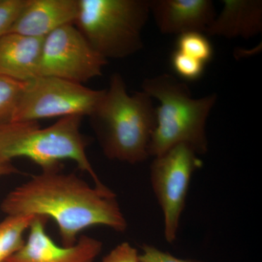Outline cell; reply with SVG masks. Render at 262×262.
Segmentation results:
<instances>
[{
  "label": "cell",
  "instance_id": "cell-1",
  "mask_svg": "<svg viewBox=\"0 0 262 262\" xmlns=\"http://www.w3.org/2000/svg\"><path fill=\"white\" fill-rule=\"evenodd\" d=\"M7 215H42L56 222L63 246H72L89 227L105 226L116 232L127 223L116 196L108 188L92 187L60 168L42 170L8 193L1 203Z\"/></svg>",
  "mask_w": 262,
  "mask_h": 262
},
{
  "label": "cell",
  "instance_id": "cell-2",
  "mask_svg": "<svg viewBox=\"0 0 262 262\" xmlns=\"http://www.w3.org/2000/svg\"><path fill=\"white\" fill-rule=\"evenodd\" d=\"M91 123L108 159L129 164L144 162L156 126V108L144 91L129 95L120 74L90 115Z\"/></svg>",
  "mask_w": 262,
  "mask_h": 262
},
{
  "label": "cell",
  "instance_id": "cell-3",
  "mask_svg": "<svg viewBox=\"0 0 262 262\" xmlns=\"http://www.w3.org/2000/svg\"><path fill=\"white\" fill-rule=\"evenodd\" d=\"M142 89L160 102L149 145V156H158L180 144L190 146L198 155L205 154L208 144L207 120L217 95L193 98L187 84L169 74L146 79Z\"/></svg>",
  "mask_w": 262,
  "mask_h": 262
},
{
  "label": "cell",
  "instance_id": "cell-4",
  "mask_svg": "<svg viewBox=\"0 0 262 262\" xmlns=\"http://www.w3.org/2000/svg\"><path fill=\"white\" fill-rule=\"evenodd\" d=\"M82 116L62 117L51 126L41 128L37 122H11L0 126V160L11 162L27 158L42 170L59 168L62 160L75 162L91 176L98 187L99 180L86 152L87 141L80 131Z\"/></svg>",
  "mask_w": 262,
  "mask_h": 262
},
{
  "label": "cell",
  "instance_id": "cell-5",
  "mask_svg": "<svg viewBox=\"0 0 262 262\" xmlns=\"http://www.w3.org/2000/svg\"><path fill=\"white\" fill-rule=\"evenodd\" d=\"M75 26L100 56L123 58L143 48L149 0H78Z\"/></svg>",
  "mask_w": 262,
  "mask_h": 262
},
{
  "label": "cell",
  "instance_id": "cell-6",
  "mask_svg": "<svg viewBox=\"0 0 262 262\" xmlns=\"http://www.w3.org/2000/svg\"><path fill=\"white\" fill-rule=\"evenodd\" d=\"M105 92L106 90H93L56 77H37L26 82L12 122L90 116Z\"/></svg>",
  "mask_w": 262,
  "mask_h": 262
},
{
  "label": "cell",
  "instance_id": "cell-7",
  "mask_svg": "<svg viewBox=\"0 0 262 262\" xmlns=\"http://www.w3.org/2000/svg\"><path fill=\"white\" fill-rule=\"evenodd\" d=\"M201 166L196 151L185 144H177L155 157L151 163V186L163 210L164 233L170 244L177 239L192 174Z\"/></svg>",
  "mask_w": 262,
  "mask_h": 262
},
{
  "label": "cell",
  "instance_id": "cell-8",
  "mask_svg": "<svg viewBox=\"0 0 262 262\" xmlns=\"http://www.w3.org/2000/svg\"><path fill=\"white\" fill-rule=\"evenodd\" d=\"M107 60L95 51L74 24L43 39L37 77H51L83 84L102 75Z\"/></svg>",
  "mask_w": 262,
  "mask_h": 262
},
{
  "label": "cell",
  "instance_id": "cell-9",
  "mask_svg": "<svg viewBox=\"0 0 262 262\" xmlns=\"http://www.w3.org/2000/svg\"><path fill=\"white\" fill-rule=\"evenodd\" d=\"M47 220L34 216L23 246L5 262H94L102 251V243L87 235L73 246H58L46 232Z\"/></svg>",
  "mask_w": 262,
  "mask_h": 262
},
{
  "label": "cell",
  "instance_id": "cell-10",
  "mask_svg": "<svg viewBox=\"0 0 262 262\" xmlns=\"http://www.w3.org/2000/svg\"><path fill=\"white\" fill-rule=\"evenodd\" d=\"M150 14L165 34L206 33L215 16L211 0H149Z\"/></svg>",
  "mask_w": 262,
  "mask_h": 262
},
{
  "label": "cell",
  "instance_id": "cell-11",
  "mask_svg": "<svg viewBox=\"0 0 262 262\" xmlns=\"http://www.w3.org/2000/svg\"><path fill=\"white\" fill-rule=\"evenodd\" d=\"M78 0H29L7 34L44 39L66 25L74 24Z\"/></svg>",
  "mask_w": 262,
  "mask_h": 262
},
{
  "label": "cell",
  "instance_id": "cell-12",
  "mask_svg": "<svg viewBox=\"0 0 262 262\" xmlns=\"http://www.w3.org/2000/svg\"><path fill=\"white\" fill-rule=\"evenodd\" d=\"M43 39L10 33L0 38V76L27 82L37 77Z\"/></svg>",
  "mask_w": 262,
  "mask_h": 262
},
{
  "label": "cell",
  "instance_id": "cell-13",
  "mask_svg": "<svg viewBox=\"0 0 262 262\" xmlns=\"http://www.w3.org/2000/svg\"><path fill=\"white\" fill-rule=\"evenodd\" d=\"M222 11L206 30L208 36L249 39L262 31L261 0H223Z\"/></svg>",
  "mask_w": 262,
  "mask_h": 262
},
{
  "label": "cell",
  "instance_id": "cell-14",
  "mask_svg": "<svg viewBox=\"0 0 262 262\" xmlns=\"http://www.w3.org/2000/svg\"><path fill=\"white\" fill-rule=\"evenodd\" d=\"M35 215H7L0 222V262H5L23 246L24 233Z\"/></svg>",
  "mask_w": 262,
  "mask_h": 262
},
{
  "label": "cell",
  "instance_id": "cell-15",
  "mask_svg": "<svg viewBox=\"0 0 262 262\" xmlns=\"http://www.w3.org/2000/svg\"><path fill=\"white\" fill-rule=\"evenodd\" d=\"M25 84L0 76V126L13 122Z\"/></svg>",
  "mask_w": 262,
  "mask_h": 262
},
{
  "label": "cell",
  "instance_id": "cell-16",
  "mask_svg": "<svg viewBox=\"0 0 262 262\" xmlns=\"http://www.w3.org/2000/svg\"><path fill=\"white\" fill-rule=\"evenodd\" d=\"M177 51L206 64L211 61L213 50L209 39L203 33L181 34L177 42Z\"/></svg>",
  "mask_w": 262,
  "mask_h": 262
},
{
  "label": "cell",
  "instance_id": "cell-17",
  "mask_svg": "<svg viewBox=\"0 0 262 262\" xmlns=\"http://www.w3.org/2000/svg\"><path fill=\"white\" fill-rule=\"evenodd\" d=\"M171 64L173 70L184 80H199L204 72V63L191 57L175 51L171 56Z\"/></svg>",
  "mask_w": 262,
  "mask_h": 262
},
{
  "label": "cell",
  "instance_id": "cell-18",
  "mask_svg": "<svg viewBox=\"0 0 262 262\" xmlns=\"http://www.w3.org/2000/svg\"><path fill=\"white\" fill-rule=\"evenodd\" d=\"M29 0H0V38L10 30Z\"/></svg>",
  "mask_w": 262,
  "mask_h": 262
},
{
  "label": "cell",
  "instance_id": "cell-19",
  "mask_svg": "<svg viewBox=\"0 0 262 262\" xmlns=\"http://www.w3.org/2000/svg\"><path fill=\"white\" fill-rule=\"evenodd\" d=\"M137 250L128 243H122L112 250L101 262H139Z\"/></svg>",
  "mask_w": 262,
  "mask_h": 262
},
{
  "label": "cell",
  "instance_id": "cell-20",
  "mask_svg": "<svg viewBox=\"0 0 262 262\" xmlns=\"http://www.w3.org/2000/svg\"><path fill=\"white\" fill-rule=\"evenodd\" d=\"M139 259L140 262H201L177 258L170 253L164 252L151 246H144L143 247V253L139 255Z\"/></svg>",
  "mask_w": 262,
  "mask_h": 262
},
{
  "label": "cell",
  "instance_id": "cell-21",
  "mask_svg": "<svg viewBox=\"0 0 262 262\" xmlns=\"http://www.w3.org/2000/svg\"><path fill=\"white\" fill-rule=\"evenodd\" d=\"M18 170L12 165L11 162L0 160V177L15 173Z\"/></svg>",
  "mask_w": 262,
  "mask_h": 262
},
{
  "label": "cell",
  "instance_id": "cell-22",
  "mask_svg": "<svg viewBox=\"0 0 262 262\" xmlns=\"http://www.w3.org/2000/svg\"><path fill=\"white\" fill-rule=\"evenodd\" d=\"M139 262H140V261H139Z\"/></svg>",
  "mask_w": 262,
  "mask_h": 262
}]
</instances>
